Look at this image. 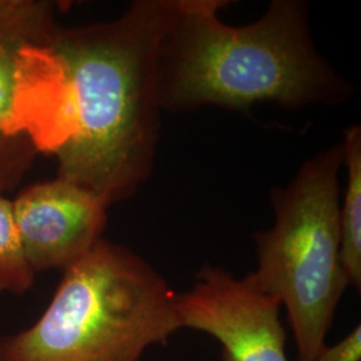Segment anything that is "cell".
<instances>
[{
	"label": "cell",
	"instance_id": "obj_2",
	"mask_svg": "<svg viewBox=\"0 0 361 361\" xmlns=\"http://www.w3.org/2000/svg\"><path fill=\"white\" fill-rule=\"evenodd\" d=\"M226 4L180 0L158 54L162 110L213 104L247 113L264 102L301 109L348 101L353 89L316 50L304 1L274 0L257 22L241 27L219 19Z\"/></svg>",
	"mask_w": 361,
	"mask_h": 361
},
{
	"label": "cell",
	"instance_id": "obj_3",
	"mask_svg": "<svg viewBox=\"0 0 361 361\" xmlns=\"http://www.w3.org/2000/svg\"><path fill=\"white\" fill-rule=\"evenodd\" d=\"M180 328L166 280L133 250L101 238L66 268L35 324L0 340V361H140Z\"/></svg>",
	"mask_w": 361,
	"mask_h": 361
},
{
	"label": "cell",
	"instance_id": "obj_4",
	"mask_svg": "<svg viewBox=\"0 0 361 361\" xmlns=\"http://www.w3.org/2000/svg\"><path fill=\"white\" fill-rule=\"evenodd\" d=\"M343 145L314 155L285 189L274 190L276 222L256 234L253 283L285 307L298 361H316L348 288L341 264L338 174Z\"/></svg>",
	"mask_w": 361,
	"mask_h": 361
},
{
	"label": "cell",
	"instance_id": "obj_5",
	"mask_svg": "<svg viewBox=\"0 0 361 361\" xmlns=\"http://www.w3.org/2000/svg\"><path fill=\"white\" fill-rule=\"evenodd\" d=\"M280 307L250 274L235 279L210 265L197 273L192 289L177 293L183 328L213 336L224 361H288Z\"/></svg>",
	"mask_w": 361,
	"mask_h": 361
},
{
	"label": "cell",
	"instance_id": "obj_1",
	"mask_svg": "<svg viewBox=\"0 0 361 361\" xmlns=\"http://www.w3.org/2000/svg\"><path fill=\"white\" fill-rule=\"evenodd\" d=\"M180 0H138L114 20L55 26L62 70L58 177L107 207L128 200L154 166L161 128L158 54Z\"/></svg>",
	"mask_w": 361,
	"mask_h": 361
},
{
	"label": "cell",
	"instance_id": "obj_9",
	"mask_svg": "<svg viewBox=\"0 0 361 361\" xmlns=\"http://www.w3.org/2000/svg\"><path fill=\"white\" fill-rule=\"evenodd\" d=\"M34 281L35 273L27 262L15 225L13 201L0 195V293L23 295Z\"/></svg>",
	"mask_w": 361,
	"mask_h": 361
},
{
	"label": "cell",
	"instance_id": "obj_10",
	"mask_svg": "<svg viewBox=\"0 0 361 361\" xmlns=\"http://www.w3.org/2000/svg\"><path fill=\"white\" fill-rule=\"evenodd\" d=\"M361 328L357 325L334 347H326L316 361H360Z\"/></svg>",
	"mask_w": 361,
	"mask_h": 361
},
{
	"label": "cell",
	"instance_id": "obj_8",
	"mask_svg": "<svg viewBox=\"0 0 361 361\" xmlns=\"http://www.w3.org/2000/svg\"><path fill=\"white\" fill-rule=\"evenodd\" d=\"M343 165L347 168L344 207H340L341 264L349 284L361 288V128L353 125L344 133Z\"/></svg>",
	"mask_w": 361,
	"mask_h": 361
},
{
	"label": "cell",
	"instance_id": "obj_7",
	"mask_svg": "<svg viewBox=\"0 0 361 361\" xmlns=\"http://www.w3.org/2000/svg\"><path fill=\"white\" fill-rule=\"evenodd\" d=\"M55 26L52 3L0 0V195L23 180L38 154L19 99L30 62Z\"/></svg>",
	"mask_w": 361,
	"mask_h": 361
},
{
	"label": "cell",
	"instance_id": "obj_6",
	"mask_svg": "<svg viewBox=\"0 0 361 361\" xmlns=\"http://www.w3.org/2000/svg\"><path fill=\"white\" fill-rule=\"evenodd\" d=\"M107 209L97 194L59 177L19 194L13 219L34 273L66 269L87 253L102 238Z\"/></svg>",
	"mask_w": 361,
	"mask_h": 361
}]
</instances>
